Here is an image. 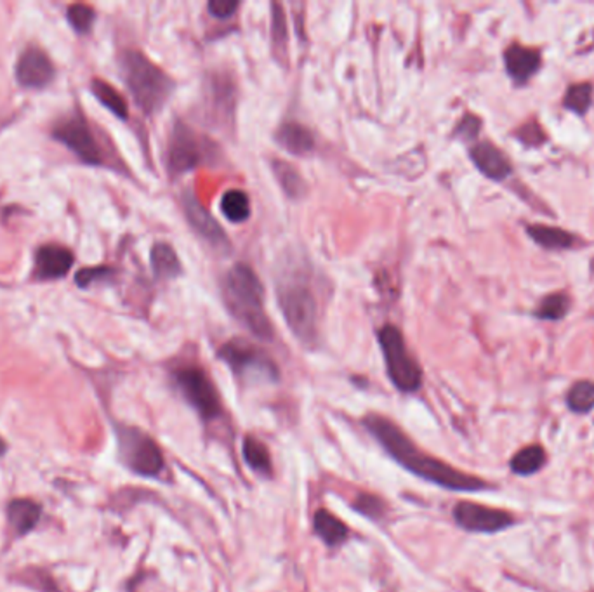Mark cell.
Listing matches in <instances>:
<instances>
[{"mask_svg":"<svg viewBox=\"0 0 594 592\" xmlns=\"http://www.w3.org/2000/svg\"><path fill=\"white\" fill-rule=\"evenodd\" d=\"M242 453L245 462L254 469L255 473L263 476H270L273 464L271 455L263 442H259L254 436H247L242 445Z\"/></svg>","mask_w":594,"mask_h":592,"instance_id":"obj_25","label":"cell"},{"mask_svg":"<svg viewBox=\"0 0 594 592\" xmlns=\"http://www.w3.org/2000/svg\"><path fill=\"white\" fill-rule=\"evenodd\" d=\"M238 5L240 4L237 0H211L207 4V9H209L211 16H214L218 20H228L229 16L235 14Z\"/></svg>","mask_w":594,"mask_h":592,"instance_id":"obj_35","label":"cell"},{"mask_svg":"<svg viewBox=\"0 0 594 592\" xmlns=\"http://www.w3.org/2000/svg\"><path fill=\"white\" fill-rule=\"evenodd\" d=\"M114 275V270L112 268H107V266H96V268H84L81 270L77 275H75V283L79 287H89L90 283L99 282V280H105L108 277Z\"/></svg>","mask_w":594,"mask_h":592,"instance_id":"obj_33","label":"cell"},{"mask_svg":"<svg viewBox=\"0 0 594 592\" xmlns=\"http://www.w3.org/2000/svg\"><path fill=\"white\" fill-rule=\"evenodd\" d=\"M480 129V118L475 116V115H471V113H468V115H464V118L459 122V125H457V129H455V134H457L459 138H462V140H475V138L478 136Z\"/></svg>","mask_w":594,"mask_h":592,"instance_id":"obj_34","label":"cell"},{"mask_svg":"<svg viewBox=\"0 0 594 592\" xmlns=\"http://www.w3.org/2000/svg\"><path fill=\"white\" fill-rule=\"evenodd\" d=\"M547 455L542 445H529L511 459V471L518 476H532L546 466Z\"/></svg>","mask_w":594,"mask_h":592,"instance_id":"obj_22","label":"cell"},{"mask_svg":"<svg viewBox=\"0 0 594 592\" xmlns=\"http://www.w3.org/2000/svg\"><path fill=\"white\" fill-rule=\"evenodd\" d=\"M90 92L94 94V98L110 112L114 113L116 118L120 120H127L129 118V107L127 101L124 99V96L115 89L114 85L101 81V79H94L90 82Z\"/></svg>","mask_w":594,"mask_h":592,"instance_id":"obj_23","label":"cell"},{"mask_svg":"<svg viewBox=\"0 0 594 592\" xmlns=\"http://www.w3.org/2000/svg\"><path fill=\"white\" fill-rule=\"evenodd\" d=\"M53 138L73 151L87 166H103V151L87 124L84 115L75 113L59 120L53 127Z\"/></svg>","mask_w":594,"mask_h":592,"instance_id":"obj_9","label":"cell"},{"mask_svg":"<svg viewBox=\"0 0 594 592\" xmlns=\"http://www.w3.org/2000/svg\"><path fill=\"white\" fill-rule=\"evenodd\" d=\"M504 63H506V70L511 77L518 82L523 84L527 82L532 75L538 73V66H540V56L538 51L523 47L520 44H512L508 47V51L504 53Z\"/></svg>","mask_w":594,"mask_h":592,"instance_id":"obj_16","label":"cell"},{"mask_svg":"<svg viewBox=\"0 0 594 592\" xmlns=\"http://www.w3.org/2000/svg\"><path fill=\"white\" fill-rule=\"evenodd\" d=\"M279 305L294 338L313 344L318 336V303L305 283H285L279 288Z\"/></svg>","mask_w":594,"mask_h":592,"instance_id":"obj_5","label":"cell"},{"mask_svg":"<svg viewBox=\"0 0 594 592\" xmlns=\"http://www.w3.org/2000/svg\"><path fill=\"white\" fill-rule=\"evenodd\" d=\"M174 381L181 395L197 410L203 421H212L221 416V398L203 368L194 365L177 368L174 372Z\"/></svg>","mask_w":594,"mask_h":592,"instance_id":"obj_8","label":"cell"},{"mask_svg":"<svg viewBox=\"0 0 594 592\" xmlns=\"http://www.w3.org/2000/svg\"><path fill=\"white\" fill-rule=\"evenodd\" d=\"M218 356L231 372L249 382H277L280 379L275 362L254 344L245 339H233L221 346Z\"/></svg>","mask_w":594,"mask_h":592,"instance_id":"obj_6","label":"cell"},{"mask_svg":"<svg viewBox=\"0 0 594 592\" xmlns=\"http://www.w3.org/2000/svg\"><path fill=\"white\" fill-rule=\"evenodd\" d=\"M118 450L124 464L136 475L144 478H157L164 471V455L146 433L136 427L118 425Z\"/></svg>","mask_w":594,"mask_h":592,"instance_id":"obj_7","label":"cell"},{"mask_svg":"<svg viewBox=\"0 0 594 592\" xmlns=\"http://www.w3.org/2000/svg\"><path fill=\"white\" fill-rule=\"evenodd\" d=\"M66 18L77 33H89L94 25L96 13L90 5L73 4L66 9Z\"/></svg>","mask_w":594,"mask_h":592,"instance_id":"obj_29","label":"cell"},{"mask_svg":"<svg viewBox=\"0 0 594 592\" xmlns=\"http://www.w3.org/2000/svg\"><path fill=\"white\" fill-rule=\"evenodd\" d=\"M455 523L471 534H499L514 525V516L503 509L488 508L477 502L462 501L453 508Z\"/></svg>","mask_w":594,"mask_h":592,"instance_id":"obj_10","label":"cell"},{"mask_svg":"<svg viewBox=\"0 0 594 592\" xmlns=\"http://www.w3.org/2000/svg\"><path fill=\"white\" fill-rule=\"evenodd\" d=\"M271 169L275 174V179L279 181V184H280V188H282L283 193L287 197L297 200V198H303L306 195L308 186H306L303 176L294 169L290 164L275 159V160H271Z\"/></svg>","mask_w":594,"mask_h":592,"instance_id":"obj_21","label":"cell"},{"mask_svg":"<svg viewBox=\"0 0 594 592\" xmlns=\"http://www.w3.org/2000/svg\"><path fill=\"white\" fill-rule=\"evenodd\" d=\"M568 311V297L565 294H551L538 306V318L542 320H562Z\"/></svg>","mask_w":594,"mask_h":592,"instance_id":"obj_30","label":"cell"},{"mask_svg":"<svg viewBox=\"0 0 594 592\" xmlns=\"http://www.w3.org/2000/svg\"><path fill=\"white\" fill-rule=\"evenodd\" d=\"M56 70L42 49L30 46L16 63V81L27 89H44L55 81Z\"/></svg>","mask_w":594,"mask_h":592,"instance_id":"obj_13","label":"cell"},{"mask_svg":"<svg viewBox=\"0 0 594 592\" xmlns=\"http://www.w3.org/2000/svg\"><path fill=\"white\" fill-rule=\"evenodd\" d=\"M471 160L478 167L481 174L488 179L503 181L511 174V164L508 157L495 148L492 142H478L471 148Z\"/></svg>","mask_w":594,"mask_h":592,"instance_id":"obj_15","label":"cell"},{"mask_svg":"<svg viewBox=\"0 0 594 592\" xmlns=\"http://www.w3.org/2000/svg\"><path fill=\"white\" fill-rule=\"evenodd\" d=\"M5 450H7V445H5V442L0 438V457L5 453Z\"/></svg>","mask_w":594,"mask_h":592,"instance_id":"obj_36","label":"cell"},{"mask_svg":"<svg viewBox=\"0 0 594 592\" xmlns=\"http://www.w3.org/2000/svg\"><path fill=\"white\" fill-rule=\"evenodd\" d=\"M314 534L320 536L329 547H336L348 538V527L332 512L320 509L313 516Z\"/></svg>","mask_w":594,"mask_h":592,"instance_id":"obj_20","label":"cell"},{"mask_svg":"<svg viewBox=\"0 0 594 592\" xmlns=\"http://www.w3.org/2000/svg\"><path fill=\"white\" fill-rule=\"evenodd\" d=\"M40 514H42L40 506L30 499H16L7 506L9 525L18 536L30 534L37 527Z\"/></svg>","mask_w":594,"mask_h":592,"instance_id":"obj_19","label":"cell"},{"mask_svg":"<svg viewBox=\"0 0 594 592\" xmlns=\"http://www.w3.org/2000/svg\"><path fill=\"white\" fill-rule=\"evenodd\" d=\"M273 16H271V39H273V47L279 53H287V23H285V13L282 7L273 2L271 4Z\"/></svg>","mask_w":594,"mask_h":592,"instance_id":"obj_32","label":"cell"},{"mask_svg":"<svg viewBox=\"0 0 594 592\" xmlns=\"http://www.w3.org/2000/svg\"><path fill=\"white\" fill-rule=\"evenodd\" d=\"M221 292L231 316L261 340L273 339V325L264 310V287L247 264L237 262L225 273Z\"/></svg>","mask_w":594,"mask_h":592,"instance_id":"obj_2","label":"cell"},{"mask_svg":"<svg viewBox=\"0 0 594 592\" xmlns=\"http://www.w3.org/2000/svg\"><path fill=\"white\" fill-rule=\"evenodd\" d=\"M377 340L384 356L390 381L401 393H416L423 384V370L395 325H384L377 332Z\"/></svg>","mask_w":594,"mask_h":592,"instance_id":"obj_4","label":"cell"},{"mask_svg":"<svg viewBox=\"0 0 594 592\" xmlns=\"http://www.w3.org/2000/svg\"><path fill=\"white\" fill-rule=\"evenodd\" d=\"M75 262V255L57 244L42 245L35 254V277L39 280H59L68 275Z\"/></svg>","mask_w":594,"mask_h":592,"instance_id":"obj_14","label":"cell"},{"mask_svg":"<svg viewBox=\"0 0 594 592\" xmlns=\"http://www.w3.org/2000/svg\"><path fill=\"white\" fill-rule=\"evenodd\" d=\"M527 231L538 245H542L546 249H568L575 240L573 235L566 233L560 227H551V226H529Z\"/></svg>","mask_w":594,"mask_h":592,"instance_id":"obj_26","label":"cell"},{"mask_svg":"<svg viewBox=\"0 0 594 592\" xmlns=\"http://www.w3.org/2000/svg\"><path fill=\"white\" fill-rule=\"evenodd\" d=\"M364 425L401 468H405L421 480L429 481L453 492H480L490 486L478 476L462 473L451 464L419 450L416 443L395 423L383 416L370 414L364 419Z\"/></svg>","mask_w":594,"mask_h":592,"instance_id":"obj_1","label":"cell"},{"mask_svg":"<svg viewBox=\"0 0 594 592\" xmlns=\"http://www.w3.org/2000/svg\"><path fill=\"white\" fill-rule=\"evenodd\" d=\"M353 509L357 512H360L362 516H366L368 519H381L384 516L386 510V504L383 502V499H379L377 495L372 493H360L355 502H353Z\"/></svg>","mask_w":594,"mask_h":592,"instance_id":"obj_31","label":"cell"},{"mask_svg":"<svg viewBox=\"0 0 594 592\" xmlns=\"http://www.w3.org/2000/svg\"><path fill=\"white\" fill-rule=\"evenodd\" d=\"M221 212L225 214L229 223L240 225L245 223L253 210H251V200L245 192L242 190H229L221 198Z\"/></svg>","mask_w":594,"mask_h":592,"instance_id":"obj_24","label":"cell"},{"mask_svg":"<svg viewBox=\"0 0 594 592\" xmlns=\"http://www.w3.org/2000/svg\"><path fill=\"white\" fill-rule=\"evenodd\" d=\"M275 142L290 155L305 157L314 148L312 131L299 122H283L275 134Z\"/></svg>","mask_w":594,"mask_h":592,"instance_id":"obj_17","label":"cell"},{"mask_svg":"<svg viewBox=\"0 0 594 592\" xmlns=\"http://www.w3.org/2000/svg\"><path fill=\"white\" fill-rule=\"evenodd\" d=\"M566 405L575 414H590L594 408L593 381L575 382L566 395Z\"/></svg>","mask_w":594,"mask_h":592,"instance_id":"obj_27","label":"cell"},{"mask_svg":"<svg viewBox=\"0 0 594 592\" xmlns=\"http://www.w3.org/2000/svg\"><path fill=\"white\" fill-rule=\"evenodd\" d=\"M203 144L197 133L177 120L170 131L168 146V169L172 176H183L190 170L197 169L203 160Z\"/></svg>","mask_w":594,"mask_h":592,"instance_id":"obj_11","label":"cell"},{"mask_svg":"<svg viewBox=\"0 0 594 592\" xmlns=\"http://www.w3.org/2000/svg\"><path fill=\"white\" fill-rule=\"evenodd\" d=\"M150 262H151L153 275L159 280H176L177 277H181L185 273L181 259L176 254L174 247H170L169 244H166V242H157L151 247Z\"/></svg>","mask_w":594,"mask_h":592,"instance_id":"obj_18","label":"cell"},{"mask_svg":"<svg viewBox=\"0 0 594 592\" xmlns=\"http://www.w3.org/2000/svg\"><path fill=\"white\" fill-rule=\"evenodd\" d=\"M181 205L188 223L195 229L198 236H202L211 247L221 253H229L231 244L228 240L223 226L216 221V218H212V214L203 207V203L195 197L192 190L183 192Z\"/></svg>","mask_w":594,"mask_h":592,"instance_id":"obj_12","label":"cell"},{"mask_svg":"<svg viewBox=\"0 0 594 592\" xmlns=\"http://www.w3.org/2000/svg\"><path fill=\"white\" fill-rule=\"evenodd\" d=\"M120 72L136 107L144 115L151 116L168 105L176 84L160 66L142 53L125 51L120 56Z\"/></svg>","mask_w":594,"mask_h":592,"instance_id":"obj_3","label":"cell"},{"mask_svg":"<svg viewBox=\"0 0 594 592\" xmlns=\"http://www.w3.org/2000/svg\"><path fill=\"white\" fill-rule=\"evenodd\" d=\"M591 103H593V85L575 84L568 87L565 94V107L570 112L584 115L590 110Z\"/></svg>","mask_w":594,"mask_h":592,"instance_id":"obj_28","label":"cell"}]
</instances>
